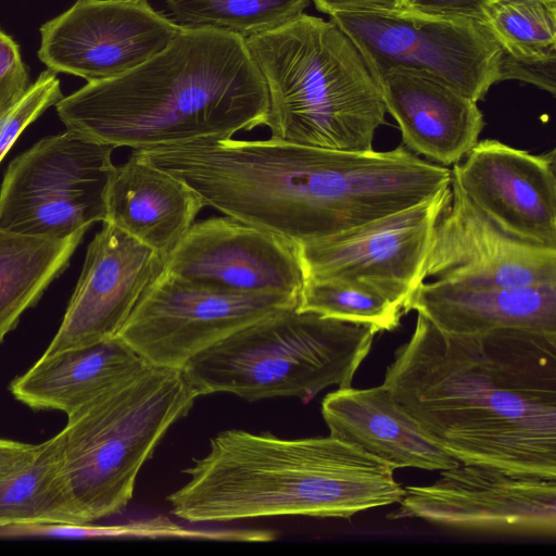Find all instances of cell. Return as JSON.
<instances>
[{"label": "cell", "mask_w": 556, "mask_h": 556, "mask_svg": "<svg viewBox=\"0 0 556 556\" xmlns=\"http://www.w3.org/2000/svg\"><path fill=\"white\" fill-rule=\"evenodd\" d=\"M382 384L459 463L556 477V333H448L418 314Z\"/></svg>", "instance_id": "obj_1"}, {"label": "cell", "mask_w": 556, "mask_h": 556, "mask_svg": "<svg viewBox=\"0 0 556 556\" xmlns=\"http://www.w3.org/2000/svg\"><path fill=\"white\" fill-rule=\"evenodd\" d=\"M132 152L184 180L205 206L296 243L401 211L409 197L395 148L359 152L231 137Z\"/></svg>", "instance_id": "obj_2"}, {"label": "cell", "mask_w": 556, "mask_h": 556, "mask_svg": "<svg viewBox=\"0 0 556 556\" xmlns=\"http://www.w3.org/2000/svg\"><path fill=\"white\" fill-rule=\"evenodd\" d=\"M55 109L66 130L144 150L266 126L269 98L243 37L181 27L153 58L119 76L87 83Z\"/></svg>", "instance_id": "obj_3"}, {"label": "cell", "mask_w": 556, "mask_h": 556, "mask_svg": "<svg viewBox=\"0 0 556 556\" xmlns=\"http://www.w3.org/2000/svg\"><path fill=\"white\" fill-rule=\"evenodd\" d=\"M394 468L342 440L281 439L230 429L182 470L189 479L166 500L177 518L226 522L274 517L351 518L399 503Z\"/></svg>", "instance_id": "obj_4"}, {"label": "cell", "mask_w": 556, "mask_h": 556, "mask_svg": "<svg viewBox=\"0 0 556 556\" xmlns=\"http://www.w3.org/2000/svg\"><path fill=\"white\" fill-rule=\"evenodd\" d=\"M245 45L267 86L271 138L372 150L387 110L362 55L332 21L303 13Z\"/></svg>", "instance_id": "obj_5"}, {"label": "cell", "mask_w": 556, "mask_h": 556, "mask_svg": "<svg viewBox=\"0 0 556 556\" xmlns=\"http://www.w3.org/2000/svg\"><path fill=\"white\" fill-rule=\"evenodd\" d=\"M198 397L182 369L146 364L67 415L60 431L63 470L85 523L126 508L140 469Z\"/></svg>", "instance_id": "obj_6"}, {"label": "cell", "mask_w": 556, "mask_h": 556, "mask_svg": "<svg viewBox=\"0 0 556 556\" xmlns=\"http://www.w3.org/2000/svg\"><path fill=\"white\" fill-rule=\"evenodd\" d=\"M376 333L366 325L290 308L217 342L182 371L199 396H294L307 403L330 386L352 384Z\"/></svg>", "instance_id": "obj_7"}, {"label": "cell", "mask_w": 556, "mask_h": 556, "mask_svg": "<svg viewBox=\"0 0 556 556\" xmlns=\"http://www.w3.org/2000/svg\"><path fill=\"white\" fill-rule=\"evenodd\" d=\"M332 21L351 40L372 76L409 72L479 102L500 83L501 50L479 22L395 10L342 11Z\"/></svg>", "instance_id": "obj_8"}, {"label": "cell", "mask_w": 556, "mask_h": 556, "mask_svg": "<svg viewBox=\"0 0 556 556\" xmlns=\"http://www.w3.org/2000/svg\"><path fill=\"white\" fill-rule=\"evenodd\" d=\"M114 149L70 130L40 139L8 166L0 228L63 239L103 223Z\"/></svg>", "instance_id": "obj_9"}, {"label": "cell", "mask_w": 556, "mask_h": 556, "mask_svg": "<svg viewBox=\"0 0 556 556\" xmlns=\"http://www.w3.org/2000/svg\"><path fill=\"white\" fill-rule=\"evenodd\" d=\"M299 299L244 293L190 281L162 270L136 304L118 337L147 364L182 369L199 353Z\"/></svg>", "instance_id": "obj_10"}, {"label": "cell", "mask_w": 556, "mask_h": 556, "mask_svg": "<svg viewBox=\"0 0 556 556\" xmlns=\"http://www.w3.org/2000/svg\"><path fill=\"white\" fill-rule=\"evenodd\" d=\"M390 519L420 518L454 529L556 534V477L459 463L428 485L405 489Z\"/></svg>", "instance_id": "obj_11"}, {"label": "cell", "mask_w": 556, "mask_h": 556, "mask_svg": "<svg viewBox=\"0 0 556 556\" xmlns=\"http://www.w3.org/2000/svg\"><path fill=\"white\" fill-rule=\"evenodd\" d=\"M451 186L402 211L340 233L298 243L303 279H355L377 286L405 307L426 280L434 230Z\"/></svg>", "instance_id": "obj_12"}, {"label": "cell", "mask_w": 556, "mask_h": 556, "mask_svg": "<svg viewBox=\"0 0 556 556\" xmlns=\"http://www.w3.org/2000/svg\"><path fill=\"white\" fill-rule=\"evenodd\" d=\"M180 28L148 0H76L40 27L38 58L87 83L109 79L163 51Z\"/></svg>", "instance_id": "obj_13"}, {"label": "cell", "mask_w": 556, "mask_h": 556, "mask_svg": "<svg viewBox=\"0 0 556 556\" xmlns=\"http://www.w3.org/2000/svg\"><path fill=\"white\" fill-rule=\"evenodd\" d=\"M163 269L244 293L299 299L303 287L296 242L228 215L194 222L164 260Z\"/></svg>", "instance_id": "obj_14"}, {"label": "cell", "mask_w": 556, "mask_h": 556, "mask_svg": "<svg viewBox=\"0 0 556 556\" xmlns=\"http://www.w3.org/2000/svg\"><path fill=\"white\" fill-rule=\"evenodd\" d=\"M452 198L437 224L425 276L467 287L556 283V248L503 229L452 181Z\"/></svg>", "instance_id": "obj_15"}, {"label": "cell", "mask_w": 556, "mask_h": 556, "mask_svg": "<svg viewBox=\"0 0 556 556\" xmlns=\"http://www.w3.org/2000/svg\"><path fill=\"white\" fill-rule=\"evenodd\" d=\"M164 258L114 225L103 222L89 243L61 325L43 354L115 338Z\"/></svg>", "instance_id": "obj_16"}, {"label": "cell", "mask_w": 556, "mask_h": 556, "mask_svg": "<svg viewBox=\"0 0 556 556\" xmlns=\"http://www.w3.org/2000/svg\"><path fill=\"white\" fill-rule=\"evenodd\" d=\"M454 164L452 181L486 216L523 240L556 248V151L532 154L478 141Z\"/></svg>", "instance_id": "obj_17"}, {"label": "cell", "mask_w": 556, "mask_h": 556, "mask_svg": "<svg viewBox=\"0 0 556 556\" xmlns=\"http://www.w3.org/2000/svg\"><path fill=\"white\" fill-rule=\"evenodd\" d=\"M403 143L430 162L454 165L484 127L478 102L438 81L400 70L372 76Z\"/></svg>", "instance_id": "obj_18"}, {"label": "cell", "mask_w": 556, "mask_h": 556, "mask_svg": "<svg viewBox=\"0 0 556 556\" xmlns=\"http://www.w3.org/2000/svg\"><path fill=\"white\" fill-rule=\"evenodd\" d=\"M331 437L397 468L446 470L459 465L383 386L339 388L321 402Z\"/></svg>", "instance_id": "obj_19"}, {"label": "cell", "mask_w": 556, "mask_h": 556, "mask_svg": "<svg viewBox=\"0 0 556 556\" xmlns=\"http://www.w3.org/2000/svg\"><path fill=\"white\" fill-rule=\"evenodd\" d=\"M438 329L473 334L495 329L556 333V283L527 287H467L422 282L404 307Z\"/></svg>", "instance_id": "obj_20"}, {"label": "cell", "mask_w": 556, "mask_h": 556, "mask_svg": "<svg viewBox=\"0 0 556 556\" xmlns=\"http://www.w3.org/2000/svg\"><path fill=\"white\" fill-rule=\"evenodd\" d=\"M205 207L184 180L134 152L115 166L105 193V220L164 260Z\"/></svg>", "instance_id": "obj_21"}, {"label": "cell", "mask_w": 556, "mask_h": 556, "mask_svg": "<svg viewBox=\"0 0 556 556\" xmlns=\"http://www.w3.org/2000/svg\"><path fill=\"white\" fill-rule=\"evenodd\" d=\"M147 363L118 337L41 357L13 379L11 394L35 410L66 416L111 390Z\"/></svg>", "instance_id": "obj_22"}, {"label": "cell", "mask_w": 556, "mask_h": 556, "mask_svg": "<svg viewBox=\"0 0 556 556\" xmlns=\"http://www.w3.org/2000/svg\"><path fill=\"white\" fill-rule=\"evenodd\" d=\"M87 230L63 239L31 237L0 228V344L24 312L70 265Z\"/></svg>", "instance_id": "obj_23"}, {"label": "cell", "mask_w": 556, "mask_h": 556, "mask_svg": "<svg viewBox=\"0 0 556 556\" xmlns=\"http://www.w3.org/2000/svg\"><path fill=\"white\" fill-rule=\"evenodd\" d=\"M37 523H85L64 475L60 432L39 443L25 466L0 479V528Z\"/></svg>", "instance_id": "obj_24"}, {"label": "cell", "mask_w": 556, "mask_h": 556, "mask_svg": "<svg viewBox=\"0 0 556 556\" xmlns=\"http://www.w3.org/2000/svg\"><path fill=\"white\" fill-rule=\"evenodd\" d=\"M480 24L498 46L501 63L556 61V0H489Z\"/></svg>", "instance_id": "obj_25"}, {"label": "cell", "mask_w": 556, "mask_h": 556, "mask_svg": "<svg viewBox=\"0 0 556 556\" xmlns=\"http://www.w3.org/2000/svg\"><path fill=\"white\" fill-rule=\"evenodd\" d=\"M298 312L366 325L377 332L393 331L403 305L377 286L355 279H303Z\"/></svg>", "instance_id": "obj_26"}, {"label": "cell", "mask_w": 556, "mask_h": 556, "mask_svg": "<svg viewBox=\"0 0 556 556\" xmlns=\"http://www.w3.org/2000/svg\"><path fill=\"white\" fill-rule=\"evenodd\" d=\"M311 0H165L181 27H211L243 37L275 30L304 13Z\"/></svg>", "instance_id": "obj_27"}, {"label": "cell", "mask_w": 556, "mask_h": 556, "mask_svg": "<svg viewBox=\"0 0 556 556\" xmlns=\"http://www.w3.org/2000/svg\"><path fill=\"white\" fill-rule=\"evenodd\" d=\"M63 98L56 73L47 70L15 103L0 113V163L20 135Z\"/></svg>", "instance_id": "obj_28"}, {"label": "cell", "mask_w": 556, "mask_h": 556, "mask_svg": "<svg viewBox=\"0 0 556 556\" xmlns=\"http://www.w3.org/2000/svg\"><path fill=\"white\" fill-rule=\"evenodd\" d=\"M28 87V70L20 46L0 28V113L23 97Z\"/></svg>", "instance_id": "obj_29"}, {"label": "cell", "mask_w": 556, "mask_h": 556, "mask_svg": "<svg viewBox=\"0 0 556 556\" xmlns=\"http://www.w3.org/2000/svg\"><path fill=\"white\" fill-rule=\"evenodd\" d=\"M125 538L124 525L98 526L90 523H37L0 528V538Z\"/></svg>", "instance_id": "obj_30"}, {"label": "cell", "mask_w": 556, "mask_h": 556, "mask_svg": "<svg viewBox=\"0 0 556 556\" xmlns=\"http://www.w3.org/2000/svg\"><path fill=\"white\" fill-rule=\"evenodd\" d=\"M489 0H407V7L431 14L471 18L480 23Z\"/></svg>", "instance_id": "obj_31"}, {"label": "cell", "mask_w": 556, "mask_h": 556, "mask_svg": "<svg viewBox=\"0 0 556 556\" xmlns=\"http://www.w3.org/2000/svg\"><path fill=\"white\" fill-rule=\"evenodd\" d=\"M38 447L39 444L0 438V479L30 462Z\"/></svg>", "instance_id": "obj_32"}, {"label": "cell", "mask_w": 556, "mask_h": 556, "mask_svg": "<svg viewBox=\"0 0 556 556\" xmlns=\"http://www.w3.org/2000/svg\"><path fill=\"white\" fill-rule=\"evenodd\" d=\"M319 12L331 15L342 11L395 10L407 5V0H313Z\"/></svg>", "instance_id": "obj_33"}]
</instances>
